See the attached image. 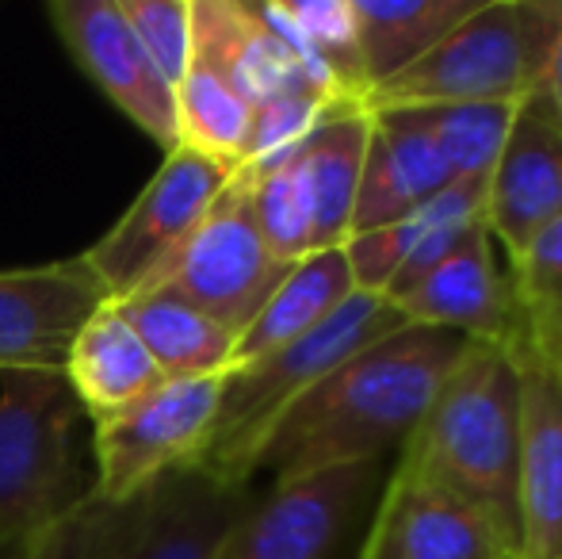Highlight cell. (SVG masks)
I'll list each match as a JSON object with an SVG mask.
<instances>
[{
  "label": "cell",
  "mask_w": 562,
  "mask_h": 559,
  "mask_svg": "<svg viewBox=\"0 0 562 559\" xmlns=\"http://www.w3.org/2000/svg\"><path fill=\"white\" fill-rule=\"evenodd\" d=\"M402 326H409L406 314L386 295L352 291L318 329L252 360V365L229 368L211 445L200 456V468H207L226 483L252 487V460L272 425L288 414V406H295L306 391L318 388L334 368L352 360L368 345L398 334Z\"/></svg>",
  "instance_id": "obj_3"
},
{
  "label": "cell",
  "mask_w": 562,
  "mask_h": 559,
  "mask_svg": "<svg viewBox=\"0 0 562 559\" xmlns=\"http://www.w3.org/2000/svg\"><path fill=\"white\" fill-rule=\"evenodd\" d=\"M0 559H35V540L0 537Z\"/></svg>",
  "instance_id": "obj_33"
},
{
  "label": "cell",
  "mask_w": 562,
  "mask_h": 559,
  "mask_svg": "<svg viewBox=\"0 0 562 559\" xmlns=\"http://www.w3.org/2000/svg\"><path fill=\"white\" fill-rule=\"evenodd\" d=\"M352 291L356 283L352 272H348L345 249H322V254L303 257L299 265H291L280 288L257 311V318L237 334L229 368L252 365V360L318 329Z\"/></svg>",
  "instance_id": "obj_21"
},
{
  "label": "cell",
  "mask_w": 562,
  "mask_h": 559,
  "mask_svg": "<svg viewBox=\"0 0 562 559\" xmlns=\"http://www.w3.org/2000/svg\"><path fill=\"white\" fill-rule=\"evenodd\" d=\"M35 559H77L74 552H69L66 545L58 540V533H43V537L35 540Z\"/></svg>",
  "instance_id": "obj_32"
},
{
  "label": "cell",
  "mask_w": 562,
  "mask_h": 559,
  "mask_svg": "<svg viewBox=\"0 0 562 559\" xmlns=\"http://www.w3.org/2000/svg\"><path fill=\"white\" fill-rule=\"evenodd\" d=\"M295 27L303 31L306 46L318 58V66L329 74L337 92L348 104H360L368 97L360 69V43H356L352 0H283Z\"/></svg>",
  "instance_id": "obj_28"
},
{
  "label": "cell",
  "mask_w": 562,
  "mask_h": 559,
  "mask_svg": "<svg viewBox=\"0 0 562 559\" xmlns=\"http://www.w3.org/2000/svg\"><path fill=\"white\" fill-rule=\"evenodd\" d=\"M368 120L371 135L356 192L352 234L402 223L451 185L440 149L406 108H368Z\"/></svg>",
  "instance_id": "obj_17"
},
{
  "label": "cell",
  "mask_w": 562,
  "mask_h": 559,
  "mask_svg": "<svg viewBox=\"0 0 562 559\" xmlns=\"http://www.w3.org/2000/svg\"><path fill=\"white\" fill-rule=\"evenodd\" d=\"M482 4L486 0H352L356 43H360V69L368 92H375L406 66L422 62Z\"/></svg>",
  "instance_id": "obj_22"
},
{
  "label": "cell",
  "mask_w": 562,
  "mask_h": 559,
  "mask_svg": "<svg viewBox=\"0 0 562 559\" xmlns=\"http://www.w3.org/2000/svg\"><path fill=\"white\" fill-rule=\"evenodd\" d=\"M391 303L406 314L409 326L451 329L459 337L502 349H517L528 342L525 311L517 303L509 272L497 265L486 226L467 234L437 269H429Z\"/></svg>",
  "instance_id": "obj_13"
},
{
  "label": "cell",
  "mask_w": 562,
  "mask_h": 559,
  "mask_svg": "<svg viewBox=\"0 0 562 559\" xmlns=\"http://www.w3.org/2000/svg\"><path fill=\"white\" fill-rule=\"evenodd\" d=\"M223 380L226 372L200 380H165L123 414L92 422V456H97L92 499L115 506L157 483L165 471L200 463L218 418Z\"/></svg>",
  "instance_id": "obj_8"
},
{
  "label": "cell",
  "mask_w": 562,
  "mask_h": 559,
  "mask_svg": "<svg viewBox=\"0 0 562 559\" xmlns=\"http://www.w3.org/2000/svg\"><path fill=\"white\" fill-rule=\"evenodd\" d=\"M406 112L440 149L451 180H490L517 104H409Z\"/></svg>",
  "instance_id": "obj_25"
},
{
  "label": "cell",
  "mask_w": 562,
  "mask_h": 559,
  "mask_svg": "<svg viewBox=\"0 0 562 559\" xmlns=\"http://www.w3.org/2000/svg\"><path fill=\"white\" fill-rule=\"evenodd\" d=\"M115 306L142 337L165 380H200V376L229 372L237 337L195 306L165 291H138L131 299H119Z\"/></svg>",
  "instance_id": "obj_23"
},
{
  "label": "cell",
  "mask_w": 562,
  "mask_h": 559,
  "mask_svg": "<svg viewBox=\"0 0 562 559\" xmlns=\"http://www.w3.org/2000/svg\"><path fill=\"white\" fill-rule=\"evenodd\" d=\"M108 303L85 257L0 272V376L66 372L81 326Z\"/></svg>",
  "instance_id": "obj_12"
},
{
  "label": "cell",
  "mask_w": 562,
  "mask_h": 559,
  "mask_svg": "<svg viewBox=\"0 0 562 559\" xmlns=\"http://www.w3.org/2000/svg\"><path fill=\"white\" fill-rule=\"evenodd\" d=\"M234 180V169L177 146L165 154L161 169L149 177L138 200L126 208L112 231L85 249V261L108 288L112 303L149 288V280L169 265V257L192 238L211 203Z\"/></svg>",
  "instance_id": "obj_9"
},
{
  "label": "cell",
  "mask_w": 562,
  "mask_h": 559,
  "mask_svg": "<svg viewBox=\"0 0 562 559\" xmlns=\"http://www.w3.org/2000/svg\"><path fill=\"white\" fill-rule=\"evenodd\" d=\"M509 353L520 380L517 559H562V372L528 342Z\"/></svg>",
  "instance_id": "obj_15"
},
{
  "label": "cell",
  "mask_w": 562,
  "mask_h": 559,
  "mask_svg": "<svg viewBox=\"0 0 562 559\" xmlns=\"http://www.w3.org/2000/svg\"><path fill=\"white\" fill-rule=\"evenodd\" d=\"M85 422L61 372L0 376V537L38 540L92 499Z\"/></svg>",
  "instance_id": "obj_5"
},
{
  "label": "cell",
  "mask_w": 562,
  "mask_h": 559,
  "mask_svg": "<svg viewBox=\"0 0 562 559\" xmlns=\"http://www.w3.org/2000/svg\"><path fill=\"white\" fill-rule=\"evenodd\" d=\"M252 180V219L268 254L283 265L311 257V192H306L299 146L265 165H245Z\"/></svg>",
  "instance_id": "obj_26"
},
{
  "label": "cell",
  "mask_w": 562,
  "mask_h": 559,
  "mask_svg": "<svg viewBox=\"0 0 562 559\" xmlns=\"http://www.w3.org/2000/svg\"><path fill=\"white\" fill-rule=\"evenodd\" d=\"M54 31L77 58L92 85L165 154L177 138V89L157 74L138 35L126 23L119 0H50L46 4Z\"/></svg>",
  "instance_id": "obj_11"
},
{
  "label": "cell",
  "mask_w": 562,
  "mask_h": 559,
  "mask_svg": "<svg viewBox=\"0 0 562 559\" xmlns=\"http://www.w3.org/2000/svg\"><path fill=\"white\" fill-rule=\"evenodd\" d=\"M329 108L340 104L326 100L318 89H291L257 104L249 120V142H245V165H265L291 154L299 142L318 127V120Z\"/></svg>",
  "instance_id": "obj_29"
},
{
  "label": "cell",
  "mask_w": 562,
  "mask_h": 559,
  "mask_svg": "<svg viewBox=\"0 0 562 559\" xmlns=\"http://www.w3.org/2000/svg\"><path fill=\"white\" fill-rule=\"evenodd\" d=\"M119 8L157 74L177 89L192 66V0H123Z\"/></svg>",
  "instance_id": "obj_30"
},
{
  "label": "cell",
  "mask_w": 562,
  "mask_h": 559,
  "mask_svg": "<svg viewBox=\"0 0 562 559\" xmlns=\"http://www.w3.org/2000/svg\"><path fill=\"white\" fill-rule=\"evenodd\" d=\"M471 337L432 326H402L368 345L288 406L252 460V483H295L329 468L383 460L429 411L432 395Z\"/></svg>",
  "instance_id": "obj_1"
},
{
  "label": "cell",
  "mask_w": 562,
  "mask_h": 559,
  "mask_svg": "<svg viewBox=\"0 0 562 559\" xmlns=\"http://www.w3.org/2000/svg\"><path fill=\"white\" fill-rule=\"evenodd\" d=\"M520 380L502 345L467 342L463 357L402 440L394 471L471 502L520 548Z\"/></svg>",
  "instance_id": "obj_2"
},
{
  "label": "cell",
  "mask_w": 562,
  "mask_h": 559,
  "mask_svg": "<svg viewBox=\"0 0 562 559\" xmlns=\"http://www.w3.org/2000/svg\"><path fill=\"white\" fill-rule=\"evenodd\" d=\"M562 219V131L540 97L517 104L509 138L486 180V231L520 257Z\"/></svg>",
  "instance_id": "obj_14"
},
{
  "label": "cell",
  "mask_w": 562,
  "mask_h": 559,
  "mask_svg": "<svg viewBox=\"0 0 562 559\" xmlns=\"http://www.w3.org/2000/svg\"><path fill=\"white\" fill-rule=\"evenodd\" d=\"M192 58L223 74L249 108L291 89H314L295 54L245 0H192Z\"/></svg>",
  "instance_id": "obj_18"
},
{
  "label": "cell",
  "mask_w": 562,
  "mask_h": 559,
  "mask_svg": "<svg viewBox=\"0 0 562 559\" xmlns=\"http://www.w3.org/2000/svg\"><path fill=\"white\" fill-rule=\"evenodd\" d=\"M555 368H559V372H562V357H559V360H555Z\"/></svg>",
  "instance_id": "obj_34"
},
{
  "label": "cell",
  "mask_w": 562,
  "mask_h": 559,
  "mask_svg": "<svg viewBox=\"0 0 562 559\" xmlns=\"http://www.w3.org/2000/svg\"><path fill=\"white\" fill-rule=\"evenodd\" d=\"M562 27V0H486L422 62L368 92L363 108L520 104L536 97Z\"/></svg>",
  "instance_id": "obj_4"
},
{
  "label": "cell",
  "mask_w": 562,
  "mask_h": 559,
  "mask_svg": "<svg viewBox=\"0 0 562 559\" xmlns=\"http://www.w3.org/2000/svg\"><path fill=\"white\" fill-rule=\"evenodd\" d=\"M360 559H517V545L471 502L394 471Z\"/></svg>",
  "instance_id": "obj_16"
},
{
  "label": "cell",
  "mask_w": 562,
  "mask_h": 559,
  "mask_svg": "<svg viewBox=\"0 0 562 559\" xmlns=\"http://www.w3.org/2000/svg\"><path fill=\"white\" fill-rule=\"evenodd\" d=\"M252 499V487L188 463L115 506L89 499L54 533L77 559H215Z\"/></svg>",
  "instance_id": "obj_6"
},
{
  "label": "cell",
  "mask_w": 562,
  "mask_h": 559,
  "mask_svg": "<svg viewBox=\"0 0 562 559\" xmlns=\"http://www.w3.org/2000/svg\"><path fill=\"white\" fill-rule=\"evenodd\" d=\"M536 97L543 100V108H548L551 120H555L559 131H562V27H559V38H555V51H551L548 74H543V85H540Z\"/></svg>",
  "instance_id": "obj_31"
},
{
  "label": "cell",
  "mask_w": 562,
  "mask_h": 559,
  "mask_svg": "<svg viewBox=\"0 0 562 559\" xmlns=\"http://www.w3.org/2000/svg\"><path fill=\"white\" fill-rule=\"evenodd\" d=\"M252 108L234 92V85L207 62L192 58L184 81L177 85V138L184 149L211 157L226 169L245 165Z\"/></svg>",
  "instance_id": "obj_24"
},
{
  "label": "cell",
  "mask_w": 562,
  "mask_h": 559,
  "mask_svg": "<svg viewBox=\"0 0 562 559\" xmlns=\"http://www.w3.org/2000/svg\"><path fill=\"white\" fill-rule=\"evenodd\" d=\"M368 135V108L340 104L329 108L318 127L299 142V161H303L306 192H311V254L340 249L352 234Z\"/></svg>",
  "instance_id": "obj_20"
},
{
  "label": "cell",
  "mask_w": 562,
  "mask_h": 559,
  "mask_svg": "<svg viewBox=\"0 0 562 559\" xmlns=\"http://www.w3.org/2000/svg\"><path fill=\"white\" fill-rule=\"evenodd\" d=\"M379 479L383 463L363 460L268 487L237 517L215 559H337Z\"/></svg>",
  "instance_id": "obj_10"
},
{
  "label": "cell",
  "mask_w": 562,
  "mask_h": 559,
  "mask_svg": "<svg viewBox=\"0 0 562 559\" xmlns=\"http://www.w3.org/2000/svg\"><path fill=\"white\" fill-rule=\"evenodd\" d=\"M509 283L525 311L528 345L543 360L562 357V219L509 261Z\"/></svg>",
  "instance_id": "obj_27"
},
{
  "label": "cell",
  "mask_w": 562,
  "mask_h": 559,
  "mask_svg": "<svg viewBox=\"0 0 562 559\" xmlns=\"http://www.w3.org/2000/svg\"><path fill=\"white\" fill-rule=\"evenodd\" d=\"M61 376L74 388L89 422L115 418L165 383L161 368L154 365L142 337L115 303L100 306L81 326Z\"/></svg>",
  "instance_id": "obj_19"
},
{
  "label": "cell",
  "mask_w": 562,
  "mask_h": 559,
  "mask_svg": "<svg viewBox=\"0 0 562 559\" xmlns=\"http://www.w3.org/2000/svg\"><path fill=\"white\" fill-rule=\"evenodd\" d=\"M288 269L291 265L276 261L260 238L252 219V180L241 165L192 238L169 257L146 291H165L195 306L237 337L280 288Z\"/></svg>",
  "instance_id": "obj_7"
}]
</instances>
